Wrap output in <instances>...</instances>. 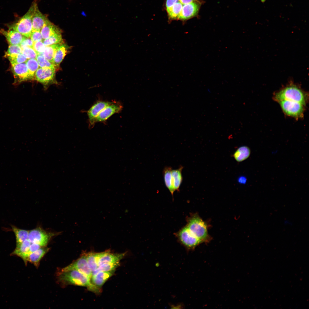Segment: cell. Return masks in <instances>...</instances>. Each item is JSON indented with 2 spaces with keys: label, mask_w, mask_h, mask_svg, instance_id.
<instances>
[{
  "label": "cell",
  "mask_w": 309,
  "mask_h": 309,
  "mask_svg": "<svg viewBox=\"0 0 309 309\" xmlns=\"http://www.w3.org/2000/svg\"><path fill=\"white\" fill-rule=\"evenodd\" d=\"M30 37L33 42L42 41L43 39L40 31L33 30Z\"/></svg>",
  "instance_id": "cell-37"
},
{
  "label": "cell",
  "mask_w": 309,
  "mask_h": 309,
  "mask_svg": "<svg viewBox=\"0 0 309 309\" xmlns=\"http://www.w3.org/2000/svg\"><path fill=\"white\" fill-rule=\"evenodd\" d=\"M178 1V0H167L166 2L167 8L171 7Z\"/></svg>",
  "instance_id": "cell-40"
},
{
  "label": "cell",
  "mask_w": 309,
  "mask_h": 309,
  "mask_svg": "<svg viewBox=\"0 0 309 309\" xmlns=\"http://www.w3.org/2000/svg\"><path fill=\"white\" fill-rule=\"evenodd\" d=\"M175 234L179 242L187 251L194 250L197 246L202 243L186 225Z\"/></svg>",
  "instance_id": "cell-5"
},
{
  "label": "cell",
  "mask_w": 309,
  "mask_h": 309,
  "mask_svg": "<svg viewBox=\"0 0 309 309\" xmlns=\"http://www.w3.org/2000/svg\"><path fill=\"white\" fill-rule=\"evenodd\" d=\"M114 270L109 272H100L92 275V282L99 288H100L105 282L113 274Z\"/></svg>",
  "instance_id": "cell-18"
},
{
  "label": "cell",
  "mask_w": 309,
  "mask_h": 309,
  "mask_svg": "<svg viewBox=\"0 0 309 309\" xmlns=\"http://www.w3.org/2000/svg\"><path fill=\"white\" fill-rule=\"evenodd\" d=\"M31 80L34 78V75L39 66L35 59H27L26 62Z\"/></svg>",
  "instance_id": "cell-29"
},
{
  "label": "cell",
  "mask_w": 309,
  "mask_h": 309,
  "mask_svg": "<svg viewBox=\"0 0 309 309\" xmlns=\"http://www.w3.org/2000/svg\"><path fill=\"white\" fill-rule=\"evenodd\" d=\"M63 42L61 32L55 33L48 38L44 40L43 41L46 46L55 44H62Z\"/></svg>",
  "instance_id": "cell-30"
},
{
  "label": "cell",
  "mask_w": 309,
  "mask_h": 309,
  "mask_svg": "<svg viewBox=\"0 0 309 309\" xmlns=\"http://www.w3.org/2000/svg\"><path fill=\"white\" fill-rule=\"evenodd\" d=\"M11 65V70L15 79L16 82L31 80L26 63Z\"/></svg>",
  "instance_id": "cell-13"
},
{
  "label": "cell",
  "mask_w": 309,
  "mask_h": 309,
  "mask_svg": "<svg viewBox=\"0 0 309 309\" xmlns=\"http://www.w3.org/2000/svg\"><path fill=\"white\" fill-rule=\"evenodd\" d=\"M273 99L277 102L287 100L299 102L305 106L308 101V94L297 85L290 84L275 93Z\"/></svg>",
  "instance_id": "cell-2"
},
{
  "label": "cell",
  "mask_w": 309,
  "mask_h": 309,
  "mask_svg": "<svg viewBox=\"0 0 309 309\" xmlns=\"http://www.w3.org/2000/svg\"><path fill=\"white\" fill-rule=\"evenodd\" d=\"M22 48L19 45H10L5 53V57L21 53Z\"/></svg>",
  "instance_id": "cell-35"
},
{
  "label": "cell",
  "mask_w": 309,
  "mask_h": 309,
  "mask_svg": "<svg viewBox=\"0 0 309 309\" xmlns=\"http://www.w3.org/2000/svg\"><path fill=\"white\" fill-rule=\"evenodd\" d=\"M49 21V20L47 16L42 13L40 11L37 5L32 18L33 30L40 31L42 28Z\"/></svg>",
  "instance_id": "cell-14"
},
{
  "label": "cell",
  "mask_w": 309,
  "mask_h": 309,
  "mask_svg": "<svg viewBox=\"0 0 309 309\" xmlns=\"http://www.w3.org/2000/svg\"><path fill=\"white\" fill-rule=\"evenodd\" d=\"M8 58L11 65L26 62L27 59L22 54L5 56Z\"/></svg>",
  "instance_id": "cell-32"
},
{
  "label": "cell",
  "mask_w": 309,
  "mask_h": 309,
  "mask_svg": "<svg viewBox=\"0 0 309 309\" xmlns=\"http://www.w3.org/2000/svg\"><path fill=\"white\" fill-rule=\"evenodd\" d=\"M89 266L92 272L98 268L96 257V253L90 252L86 254Z\"/></svg>",
  "instance_id": "cell-31"
},
{
  "label": "cell",
  "mask_w": 309,
  "mask_h": 309,
  "mask_svg": "<svg viewBox=\"0 0 309 309\" xmlns=\"http://www.w3.org/2000/svg\"><path fill=\"white\" fill-rule=\"evenodd\" d=\"M68 50L67 46L65 44H62L56 50L53 61V64L56 69L59 67L60 64L66 55Z\"/></svg>",
  "instance_id": "cell-21"
},
{
  "label": "cell",
  "mask_w": 309,
  "mask_h": 309,
  "mask_svg": "<svg viewBox=\"0 0 309 309\" xmlns=\"http://www.w3.org/2000/svg\"><path fill=\"white\" fill-rule=\"evenodd\" d=\"M183 167L181 166L176 169L172 170V178L173 186L175 191H179L182 183L183 177L182 171Z\"/></svg>",
  "instance_id": "cell-23"
},
{
  "label": "cell",
  "mask_w": 309,
  "mask_h": 309,
  "mask_svg": "<svg viewBox=\"0 0 309 309\" xmlns=\"http://www.w3.org/2000/svg\"><path fill=\"white\" fill-rule=\"evenodd\" d=\"M62 44L59 43L46 46L42 55L46 59L53 64L55 53L57 49Z\"/></svg>",
  "instance_id": "cell-25"
},
{
  "label": "cell",
  "mask_w": 309,
  "mask_h": 309,
  "mask_svg": "<svg viewBox=\"0 0 309 309\" xmlns=\"http://www.w3.org/2000/svg\"><path fill=\"white\" fill-rule=\"evenodd\" d=\"M251 153V150L249 147L242 146L236 150L233 154V157L237 161L241 162L248 158Z\"/></svg>",
  "instance_id": "cell-22"
},
{
  "label": "cell",
  "mask_w": 309,
  "mask_h": 309,
  "mask_svg": "<svg viewBox=\"0 0 309 309\" xmlns=\"http://www.w3.org/2000/svg\"><path fill=\"white\" fill-rule=\"evenodd\" d=\"M21 53L27 59H36L37 55L33 48L28 47L22 48Z\"/></svg>",
  "instance_id": "cell-34"
},
{
  "label": "cell",
  "mask_w": 309,
  "mask_h": 309,
  "mask_svg": "<svg viewBox=\"0 0 309 309\" xmlns=\"http://www.w3.org/2000/svg\"><path fill=\"white\" fill-rule=\"evenodd\" d=\"M201 3L197 0L183 6L178 19L185 20L196 16L199 11Z\"/></svg>",
  "instance_id": "cell-10"
},
{
  "label": "cell",
  "mask_w": 309,
  "mask_h": 309,
  "mask_svg": "<svg viewBox=\"0 0 309 309\" xmlns=\"http://www.w3.org/2000/svg\"><path fill=\"white\" fill-rule=\"evenodd\" d=\"M72 269L79 271L91 280L92 272L89 266L86 254H83L76 261L63 268L61 271Z\"/></svg>",
  "instance_id": "cell-8"
},
{
  "label": "cell",
  "mask_w": 309,
  "mask_h": 309,
  "mask_svg": "<svg viewBox=\"0 0 309 309\" xmlns=\"http://www.w3.org/2000/svg\"><path fill=\"white\" fill-rule=\"evenodd\" d=\"M46 46L42 41L33 42V48L37 54H42L44 52Z\"/></svg>",
  "instance_id": "cell-36"
},
{
  "label": "cell",
  "mask_w": 309,
  "mask_h": 309,
  "mask_svg": "<svg viewBox=\"0 0 309 309\" xmlns=\"http://www.w3.org/2000/svg\"><path fill=\"white\" fill-rule=\"evenodd\" d=\"M182 7L183 5L178 1L171 7L167 8L169 18L173 19L178 18Z\"/></svg>",
  "instance_id": "cell-27"
},
{
  "label": "cell",
  "mask_w": 309,
  "mask_h": 309,
  "mask_svg": "<svg viewBox=\"0 0 309 309\" xmlns=\"http://www.w3.org/2000/svg\"><path fill=\"white\" fill-rule=\"evenodd\" d=\"M0 32L5 37L10 45H19L25 37L11 28L7 30L1 29Z\"/></svg>",
  "instance_id": "cell-15"
},
{
  "label": "cell",
  "mask_w": 309,
  "mask_h": 309,
  "mask_svg": "<svg viewBox=\"0 0 309 309\" xmlns=\"http://www.w3.org/2000/svg\"><path fill=\"white\" fill-rule=\"evenodd\" d=\"M42 247L36 251L28 255L23 260L25 262H29L37 266L41 259L48 251L49 249Z\"/></svg>",
  "instance_id": "cell-17"
},
{
  "label": "cell",
  "mask_w": 309,
  "mask_h": 309,
  "mask_svg": "<svg viewBox=\"0 0 309 309\" xmlns=\"http://www.w3.org/2000/svg\"><path fill=\"white\" fill-rule=\"evenodd\" d=\"M284 113L287 116L296 119L304 117L305 106L296 102L283 100L277 102Z\"/></svg>",
  "instance_id": "cell-6"
},
{
  "label": "cell",
  "mask_w": 309,
  "mask_h": 309,
  "mask_svg": "<svg viewBox=\"0 0 309 309\" xmlns=\"http://www.w3.org/2000/svg\"><path fill=\"white\" fill-rule=\"evenodd\" d=\"M245 181L246 180H245V178H243V177H240V178H239V182L240 183H243L244 182H245Z\"/></svg>",
  "instance_id": "cell-42"
},
{
  "label": "cell",
  "mask_w": 309,
  "mask_h": 309,
  "mask_svg": "<svg viewBox=\"0 0 309 309\" xmlns=\"http://www.w3.org/2000/svg\"><path fill=\"white\" fill-rule=\"evenodd\" d=\"M172 170L171 167L167 166L165 167L163 171V175L165 185L173 196L175 191L172 184Z\"/></svg>",
  "instance_id": "cell-24"
},
{
  "label": "cell",
  "mask_w": 309,
  "mask_h": 309,
  "mask_svg": "<svg viewBox=\"0 0 309 309\" xmlns=\"http://www.w3.org/2000/svg\"><path fill=\"white\" fill-rule=\"evenodd\" d=\"M50 237L49 234L40 228L38 227L29 231L28 239L31 243L44 247L47 244Z\"/></svg>",
  "instance_id": "cell-9"
},
{
  "label": "cell",
  "mask_w": 309,
  "mask_h": 309,
  "mask_svg": "<svg viewBox=\"0 0 309 309\" xmlns=\"http://www.w3.org/2000/svg\"><path fill=\"white\" fill-rule=\"evenodd\" d=\"M112 102L103 101H98L95 103L87 111L90 126L93 127L96 123V119L101 111L107 106Z\"/></svg>",
  "instance_id": "cell-11"
},
{
  "label": "cell",
  "mask_w": 309,
  "mask_h": 309,
  "mask_svg": "<svg viewBox=\"0 0 309 309\" xmlns=\"http://www.w3.org/2000/svg\"><path fill=\"white\" fill-rule=\"evenodd\" d=\"M31 243L27 239L22 243L16 244V248L13 254L20 257L23 260L29 254V248Z\"/></svg>",
  "instance_id": "cell-20"
},
{
  "label": "cell",
  "mask_w": 309,
  "mask_h": 309,
  "mask_svg": "<svg viewBox=\"0 0 309 309\" xmlns=\"http://www.w3.org/2000/svg\"><path fill=\"white\" fill-rule=\"evenodd\" d=\"M41 247H42L40 245L36 243H31L29 248V254L36 251Z\"/></svg>",
  "instance_id": "cell-39"
},
{
  "label": "cell",
  "mask_w": 309,
  "mask_h": 309,
  "mask_svg": "<svg viewBox=\"0 0 309 309\" xmlns=\"http://www.w3.org/2000/svg\"><path fill=\"white\" fill-rule=\"evenodd\" d=\"M37 5V0L34 1L25 14L10 28L16 31L23 36L29 38L33 31V16Z\"/></svg>",
  "instance_id": "cell-4"
},
{
  "label": "cell",
  "mask_w": 309,
  "mask_h": 309,
  "mask_svg": "<svg viewBox=\"0 0 309 309\" xmlns=\"http://www.w3.org/2000/svg\"><path fill=\"white\" fill-rule=\"evenodd\" d=\"M40 31L42 38L44 40L55 33L62 32L58 27L50 21L43 26Z\"/></svg>",
  "instance_id": "cell-19"
},
{
  "label": "cell",
  "mask_w": 309,
  "mask_h": 309,
  "mask_svg": "<svg viewBox=\"0 0 309 309\" xmlns=\"http://www.w3.org/2000/svg\"><path fill=\"white\" fill-rule=\"evenodd\" d=\"M179 2H180L182 5H185L187 4H189L195 1H197V0H179Z\"/></svg>",
  "instance_id": "cell-41"
},
{
  "label": "cell",
  "mask_w": 309,
  "mask_h": 309,
  "mask_svg": "<svg viewBox=\"0 0 309 309\" xmlns=\"http://www.w3.org/2000/svg\"><path fill=\"white\" fill-rule=\"evenodd\" d=\"M119 265V262L105 264L99 266L97 268L92 272V275L100 272H109L113 270Z\"/></svg>",
  "instance_id": "cell-28"
},
{
  "label": "cell",
  "mask_w": 309,
  "mask_h": 309,
  "mask_svg": "<svg viewBox=\"0 0 309 309\" xmlns=\"http://www.w3.org/2000/svg\"><path fill=\"white\" fill-rule=\"evenodd\" d=\"M58 278L60 282L64 284L85 286L95 293H99L100 291V288L92 282L91 280L75 269L61 271Z\"/></svg>",
  "instance_id": "cell-1"
},
{
  "label": "cell",
  "mask_w": 309,
  "mask_h": 309,
  "mask_svg": "<svg viewBox=\"0 0 309 309\" xmlns=\"http://www.w3.org/2000/svg\"><path fill=\"white\" fill-rule=\"evenodd\" d=\"M122 108L120 103L112 102L101 111L96 118V122L105 121L114 114L120 112Z\"/></svg>",
  "instance_id": "cell-12"
},
{
  "label": "cell",
  "mask_w": 309,
  "mask_h": 309,
  "mask_svg": "<svg viewBox=\"0 0 309 309\" xmlns=\"http://www.w3.org/2000/svg\"><path fill=\"white\" fill-rule=\"evenodd\" d=\"M33 43L31 38L25 37L19 45L21 48L26 47L33 48Z\"/></svg>",
  "instance_id": "cell-38"
},
{
  "label": "cell",
  "mask_w": 309,
  "mask_h": 309,
  "mask_svg": "<svg viewBox=\"0 0 309 309\" xmlns=\"http://www.w3.org/2000/svg\"><path fill=\"white\" fill-rule=\"evenodd\" d=\"M125 253H113L109 250L103 252L102 255L98 262V266L102 264L115 262L119 261L124 256Z\"/></svg>",
  "instance_id": "cell-16"
},
{
  "label": "cell",
  "mask_w": 309,
  "mask_h": 309,
  "mask_svg": "<svg viewBox=\"0 0 309 309\" xmlns=\"http://www.w3.org/2000/svg\"><path fill=\"white\" fill-rule=\"evenodd\" d=\"M56 70L54 68H39L35 72L34 78L46 90L50 84L57 83L55 79Z\"/></svg>",
  "instance_id": "cell-7"
},
{
  "label": "cell",
  "mask_w": 309,
  "mask_h": 309,
  "mask_svg": "<svg viewBox=\"0 0 309 309\" xmlns=\"http://www.w3.org/2000/svg\"><path fill=\"white\" fill-rule=\"evenodd\" d=\"M186 226L202 243H207L212 239L208 232V226L197 213H193L186 219Z\"/></svg>",
  "instance_id": "cell-3"
},
{
  "label": "cell",
  "mask_w": 309,
  "mask_h": 309,
  "mask_svg": "<svg viewBox=\"0 0 309 309\" xmlns=\"http://www.w3.org/2000/svg\"><path fill=\"white\" fill-rule=\"evenodd\" d=\"M12 228L16 237V244L28 239L29 231L18 228L14 226H12Z\"/></svg>",
  "instance_id": "cell-26"
},
{
  "label": "cell",
  "mask_w": 309,
  "mask_h": 309,
  "mask_svg": "<svg viewBox=\"0 0 309 309\" xmlns=\"http://www.w3.org/2000/svg\"><path fill=\"white\" fill-rule=\"evenodd\" d=\"M36 59L40 68H48L56 69L54 65L46 59L42 54H37Z\"/></svg>",
  "instance_id": "cell-33"
}]
</instances>
